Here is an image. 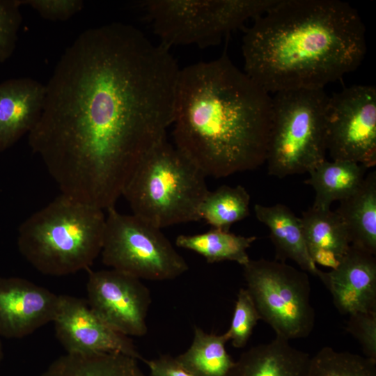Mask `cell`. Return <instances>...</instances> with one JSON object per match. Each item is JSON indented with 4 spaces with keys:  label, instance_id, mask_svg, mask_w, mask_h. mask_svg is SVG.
Instances as JSON below:
<instances>
[{
    "label": "cell",
    "instance_id": "29",
    "mask_svg": "<svg viewBox=\"0 0 376 376\" xmlns=\"http://www.w3.org/2000/svg\"><path fill=\"white\" fill-rule=\"evenodd\" d=\"M36 10L44 19L51 21H65L79 13L84 7L81 0H21Z\"/></svg>",
    "mask_w": 376,
    "mask_h": 376
},
{
    "label": "cell",
    "instance_id": "9",
    "mask_svg": "<svg viewBox=\"0 0 376 376\" xmlns=\"http://www.w3.org/2000/svg\"><path fill=\"white\" fill-rule=\"evenodd\" d=\"M102 263L139 279L167 281L189 269L185 258L159 228L132 214L107 210Z\"/></svg>",
    "mask_w": 376,
    "mask_h": 376
},
{
    "label": "cell",
    "instance_id": "27",
    "mask_svg": "<svg viewBox=\"0 0 376 376\" xmlns=\"http://www.w3.org/2000/svg\"><path fill=\"white\" fill-rule=\"evenodd\" d=\"M21 0H0V63L13 54L22 17Z\"/></svg>",
    "mask_w": 376,
    "mask_h": 376
},
{
    "label": "cell",
    "instance_id": "20",
    "mask_svg": "<svg viewBox=\"0 0 376 376\" xmlns=\"http://www.w3.org/2000/svg\"><path fill=\"white\" fill-rule=\"evenodd\" d=\"M368 169L359 164L342 160L327 161L309 171L304 181L315 193L312 207L330 209L334 201H341L354 194L363 182Z\"/></svg>",
    "mask_w": 376,
    "mask_h": 376
},
{
    "label": "cell",
    "instance_id": "21",
    "mask_svg": "<svg viewBox=\"0 0 376 376\" xmlns=\"http://www.w3.org/2000/svg\"><path fill=\"white\" fill-rule=\"evenodd\" d=\"M40 376H146L138 360L120 353H65Z\"/></svg>",
    "mask_w": 376,
    "mask_h": 376
},
{
    "label": "cell",
    "instance_id": "4",
    "mask_svg": "<svg viewBox=\"0 0 376 376\" xmlns=\"http://www.w3.org/2000/svg\"><path fill=\"white\" fill-rule=\"evenodd\" d=\"M105 219L103 210L61 194L22 223L18 249L46 275L89 270L101 252Z\"/></svg>",
    "mask_w": 376,
    "mask_h": 376
},
{
    "label": "cell",
    "instance_id": "18",
    "mask_svg": "<svg viewBox=\"0 0 376 376\" xmlns=\"http://www.w3.org/2000/svg\"><path fill=\"white\" fill-rule=\"evenodd\" d=\"M254 212L258 220L269 230L276 260L285 262L290 259L301 270L318 277L322 270L310 257L301 219L288 207L281 203L272 206L256 204Z\"/></svg>",
    "mask_w": 376,
    "mask_h": 376
},
{
    "label": "cell",
    "instance_id": "11",
    "mask_svg": "<svg viewBox=\"0 0 376 376\" xmlns=\"http://www.w3.org/2000/svg\"><path fill=\"white\" fill-rule=\"evenodd\" d=\"M88 271L90 307L117 331L129 337L146 335L151 295L141 279L113 269Z\"/></svg>",
    "mask_w": 376,
    "mask_h": 376
},
{
    "label": "cell",
    "instance_id": "2",
    "mask_svg": "<svg viewBox=\"0 0 376 376\" xmlns=\"http://www.w3.org/2000/svg\"><path fill=\"white\" fill-rule=\"evenodd\" d=\"M272 96L226 54L180 69L174 146L206 176L228 177L265 163Z\"/></svg>",
    "mask_w": 376,
    "mask_h": 376
},
{
    "label": "cell",
    "instance_id": "3",
    "mask_svg": "<svg viewBox=\"0 0 376 376\" xmlns=\"http://www.w3.org/2000/svg\"><path fill=\"white\" fill-rule=\"evenodd\" d=\"M244 72L267 93L324 89L366 52L357 10L339 0H276L242 38Z\"/></svg>",
    "mask_w": 376,
    "mask_h": 376
},
{
    "label": "cell",
    "instance_id": "12",
    "mask_svg": "<svg viewBox=\"0 0 376 376\" xmlns=\"http://www.w3.org/2000/svg\"><path fill=\"white\" fill-rule=\"evenodd\" d=\"M53 323L56 336L65 353L115 352L145 360L130 338L105 322L86 299L59 295Z\"/></svg>",
    "mask_w": 376,
    "mask_h": 376
},
{
    "label": "cell",
    "instance_id": "28",
    "mask_svg": "<svg viewBox=\"0 0 376 376\" xmlns=\"http://www.w3.org/2000/svg\"><path fill=\"white\" fill-rule=\"evenodd\" d=\"M346 330L359 343L364 357L376 361V311L349 315Z\"/></svg>",
    "mask_w": 376,
    "mask_h": 376
},
{
    "label": "cell",
    "instance_id": "25",
    "mask_svg": "<svg viewBox=\"0 0 376 376\" xmlns=\"http://www.w3.org/2000/svg\"><path fill=\"white\" fill-rule=\"evenodd\" d=\"M308 376H376V361L324 347L311 357Z\"/></svg>",
    "mask_w": 376,
    "mask_h": 376
},
{
    "label": "cell",
    "instance_id": "22",
    "mask_svg": "<svg viewBox=\"0 0 376 376\" xmlns=\"http://www.w3.org/2000/svg\"><path fill=\"white\" fill-rule=\"evenodd\" d=\"M256 239V236L239 235L212 228L199 234L180 235L175 238V244L203 256L208 263L233 261L244 266L250 260L247 249Z\"/></svg>",
    "mask_w": 376,
    "mask_h": 376
},
{
    "label": "cell",
    "instance_id": "23",
    "mask_svg": "<svg viewBox=\"0 0 376 376\" xmlns=\"http://www.w3.org/2000/svg\"><path fill=\"white\" fill-rule=\"evenodd\" d=\"M228 341L225 334L207 333L194 327L190 346L175 358L184 368L197 376H230L235 361L226 350Z\"/></svg>",
    "mask_w": 376,
    "mask_h": 376
},
{
    "label": "cell",
    "instance_id": "24",
    "mask_svg": "<svg viewBox=\"0 0 376 376\" xmlns=\"http://www.w3.org/2000/svg\"><path fill=\"white\" fill-rule=\"evenodd\" d=\"M250 200L242 185H221L208 191L199 207V219L214 228L229 230L233 224L249 216Z\"/></svg>",
    "mask_w": 376,
    "mask_h": 376
},
{
    "label": "cell",
    "instance_id": "14",
    "mask_svg": "<svg viewBox=\"0 0 376 376\" xmlns=\"http://www.w3.org/2000/svg\"><path fill=\"white\" fill-rule=\"evenodd\" d=\"M343 315L376 311V258L351 245L337 267L318 276Z\"/></svg>",
    "mask_w": 376,
    "mask_h": 376
},
{
    "label": "cell",
    "instance_id": "19",
    "mask_svg": "<svg viewBox=\"0 0 376 376\" xmlns=\"http://www.w3.org/2000/svg\"><path fill=\"white\" fill-rule=\"evenodd\" d=\"M336 212L347 230L351 245L376 256V171H371Z\"/></svg>",
    "mask_w": 376,
    "mask_h": 376
},
{
    "label": "cell",
    "instance_id": "30",
    "mask_svg": "<svg viewBox=\"0 0 376 376\" xmlns=\"http://www.w3.org/2000/svg\"><path fill=\"white\" fill-rule=\"evenodd\" d=\"M143 361L148 367L149 376H197L184 368L175 357L169 354H161Z\"/></svg>",
    "mask_w": 376,
    "mask_h": 376
},
{
    "label": "cell",
    "instance_id": "10",
    "mask_svg": "<svg viewBox=\"0 0 376 376\" xmlns=\"http://www.w3.org/2000/svg\"><path fill=\"white\" fill-rule=\"evenodd\" d=\"M327 151L332 160L376 164V88L353 85L329 97Z\"/></svg>",
    "mask_w": 376,
    "mask_h": 376
},
{
    "label": "cell",
    "instance_id": "16",
    "mask_svg": "<svg viewBox=\"0 0 376 376\" xmlns=\"http://www.w3.org/2000/svg\"><path fill=\"white\" fill-rule=\"evenodd\" d=\"M310 361L308 354L276 337L242 352L230 376H308Z\"/></svg>",
    "mask_w": 376,
    "mask_h": 376
},
{
    "label": "cell",
    "instance_id": "13",
    "mask_svg": "<svg viewBox=\"0 0 376 376\" xmlns=\"http://www.w3.org/2000/svg\"><path fill=\"white\" fill-rule=\"evenodd\" d=\"M59 295L20 277L0 276V337L22 338L53 322Z\"/></svg>",
    "mask_w": 376,
    "mask_h": 376
},
{
    "label": "cell",
    "instance_id": "26",
    "mask_svg": "<svg viewBox=\"0 0 376 376\" xmlns=\"http://www.w3.org/2000/svg\"><path fill=\"white\" fill-rule=\"evenodd\" d=\"M259 320L260 315L248 290L240 288L230 325L224 334L234 347L242 348L248 343Z\"/></svg>",
    "mask_w": 376,
    "mask_h": 376
},
{
    "label": "cell",
    "instance_id": "31",
    "mask_svg": "<svg viewBox=\"0 0 376 376\" xmlns=\"http://www.w3.org/2000/svg\"><path fill=\"white\" fill-rule=\"evenodd\" d=\"M2 359H3V347H2V343H1V337H0V363L1 362Z\"/></svg>",
    "mask_w": 376,
    "mask_h": 376
},
{
    "label": "cell",
    "instance_id": "8",
    "mask_svg": "<svg viewBox=\"0 0 376 376\" xmlns=\"http://www.w3.org/2000/svg\"><path fill=\"white\" fill-rule=\"evenodd\" d=\"M243 267L246 290L263 320L287 340L312 332L315 311L311 303L308 274L285 262L249 260Z\"/></svg>",
    "mask_w": 376,
    "mask_h": 376
},
{
    "label": "cell",
    "instance_id": "5",
    "mask_svg": "<svg viewBox=\"0 0 376 376\" xmlns=\"http://www.w3.org/2000/svg\"><path fill=\"white\" fill-rule=\"evenodd\" d=\"M206 175L166 137L141 159L122 196L132 214L162 228L200 221Z\"/></svg>",
    "mask_w": 376,
    "mask_h": 376
},
{
    "label": "cell",
    "instance_id": "7",
    "mask_svg": "<svg viewBox=\"0 0 376 376\" xmlns=\"http://www.w3.org/2000/svg\"><path fill=\"white\" fill-rule=\"evenodd\" d=\"M276 0H149L142 6L159 43L207 47L248 20L255 19Z\"/></svg>",
    "mask_w": 376,
    "mask_h": 376
},
{
    "label": "cell",
    "instance_id": "1",
    "mask_svg": "<svg viewBox=\"0 0 376 376\" xmlns=\"http://www.w3.org/2000/svg\"><path fill=\"white\" fill-rule=\"evenodd\" d=\"M179 71L169 48L131 24L77 36L45 85L28 134L61 194L115 207L139 162L166 137Z\"/></svg>",
    "mask_w": 376,
    "mask_h": 376
},
{
    "label": "cell",
    "instance_id": "17",
    "mask_svg": "<svg viewBox=\"0 0 376 376\" xmlns=\"http://www.w3.org/2000/svg\"><path fill=\"white\" fill-rule=\"evenodd\" d=\"M306 247L315 265L334 269L347 253L351 242L336 211L311 207L300 218Z\"/></svg>",
    "mask_w": 376,
    "mask_h": 376
},
{
    "label": "cell",
    "instance_id": "15",
    "mask_svg": "<svg viewBox=\"0 0 376 376\" xmlns=\"http://www.w3.org/2000/svg\"><path fill=\"white\" fill-rule=\"evenodd\" d=\"M45 85L30 77L0 83V152L33 130L42 112Z\"/></svg>",
    "mask_w": 376,
    "mask_h": 376
},
{
    "label": "cell",
    "instance_id": "6",
    "mask_svg": "<svg viewBox=\"0 0 376 376\" xmlns=\"http://www.w3.org/2000/svg\"><path fill=\"white\" fill-rule=\"evenodd\" d=\"M328 101L324 89L288 90L272 96L265 160L269 175L308 173L326 160Z\"/></svg>",
    "mask_w": 376,
    "mask_h": 376
}]
</instances>
